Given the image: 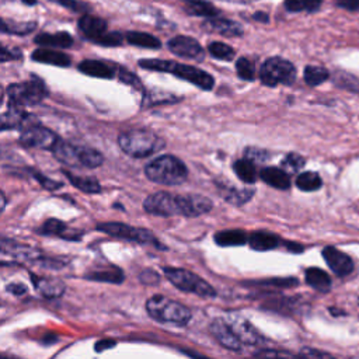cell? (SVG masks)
Segmentation results:
<instances>
[{"mask_svg":"<svg viewBox=\"0 0 359 359\" xmlns=\"http://www.w3.org/2000/svg\"><path fill=\"white\" fill-rule=\"evenodd\" d=\"M304 164H306V160L303 156H300L297 153H287L285 156V158L282 160L280 167L283 170H286L289 174L290 172L293 174V172H297L300 168H303Z\"/></svg>","mask_w":359,"mask_h":359,"instance_id":"42","label":"cell"},{"mask_svg":"<svg viewBox=\"0 0 359 359\" xmlns=\"http://www.w3.org/2000/svg\"><path fill=\"white\" fill-rule=\"evenodd\" d=\"M337 6L351 10V11H358L359 10V0H337Z\"/></svg>","mask_w":359,"mask_h":359,"instance_id":"52","label":"cell"},{"mask_svg":"<svg viewBox=\"0 0 359 359\" xmlns=\"http://www.w3.org/2000/svg\"><path fill=\"white\" fill-rule=\"evenodd\" d=\"M35 22H15V21H1V31L6 34H15V35H27L35 29Z\"/></svg>","mask_w":359,"mask_h":359,"instance_id":"39","label":"cell"},{"mask_svg":"<svg viewBox=\"0 0 359 359\" xmlns=\"http://www.w3.org/2000/svg\"><path fill=\"white\" fill-rule=\"evenodd\" d=\"M31 174H32L34 178H35L43 188H46L48 191H55V189H57V188H60V187L63 185L62 182H56V181H53V180L45 177V175H42V174H41L39 171H36V170H31Z\"/></svg>","mask_w":359,"mask_h":359,"instance_id":"45","label":"cell"},{"mask_svg":"<svg viewBox=\"0 0 359 359\" xmlns=\"http://www.w3.org/2000/svg\"><path fill=\"white\" fill-rule=\"evenodd\" d=\"M304 278H306V283L313 287L314 290L317 292H321V293H327L330 292L331 286H332V282H331V278L330 275L321 269V268H317V266H311V268H307L304 271Z\"/></svg>","mask_w":359,"mask_h":359,"instance_id":"23","label":"cell"},{"mask_svg":"<svg viewBox=\"0 0 359 359\" xmlns=\"http://www.w3.org/2000/svg\"><path fill=\"white\" fill-rule=\"evenodd\" d=\"M215 243L220 247H236L248 243V236L244 230L230 229L222 230L215 234Z\"/></svg>","mask_w":359,"mask_h":359,"instance_id":"25","label":"cell"},{"mask_svg":"<svg viewBox=\"0 0 359 359\" xmlns=\"http://www.w3.org/2000/svg\"><path fill=\"white\" fill-rule=\"evenodd\" d=\"M79 70L87 76L98 79H112L116 74V67L102 60H83L79 63Z\"/></svg>","mask_w":359,"mask_h":359,"instance_id":"19","label":"cell"},{"mask_svg":"<svg viewBox=\"0 0 359 359\" xmlns=\"http://www.w3.org/2000/svg\"><path fill=\"white\" fill-rule=\"evenodd\" d=\"M36 1H38V0H22V3H25V4H28V6H34V4H36Z\"/></svg>","mask_w":359,"mask_h":359,"instance_id":"61","label":"cell"},{"mask_svg":"<svg viewBox=\"0 0 359 359\" xmlns=\"http://www.w3.org/2000/svg\"><path fill=\"white\" fill-rule=\"evenodd\" d=\"M123 41V36L119 32H105L104 35H101L98 39H95L94 42L102 46H118L121 45Z\"/></svg>","mask_w":359,"mask_h":359,"instance_id":"43","label":"cell"},{"mask_svg":"<svg viewBox=\"0 0 359 359\" xmlns=\"http://www.w3.org/2000/svg\"><path fill=\"white\" fill-rule=\"evenodd\" d=\"M168 49L180 56V57H185V59H192V60H202L205 57V52L202 49V46L199 45V42L191 36L187 35H178L171 38L167 42Z\"/></svg>","mask_w":359,"mask_h":359,"instance_id":"13","label":"cell"},{"mask_svg":"<svg viewBox=\"0 0 359 359\" xmlns=\"http://www.w3.org/2000/svg\"><path fill=\"white\" fill-rule=\"evenodd\" d=\"M323 258L325 261V264L328 265V268L337 275V276H348L349 273L353 272V261L352 258L342 252L341 250L332 247V245H327L323 248L321 251Z\"/></svg>","mask_w":359,"mask_h":359,"instance_id":"15","label":"cell"},{"mask_svg":"<svg viewBox=\"0 0 359 359\" xmlns=\"http://www.w3.org/2000/svg\"><path fill=\"white\" fill-rule=\"evenodd\" d=\"M36 231L39 234H42V236H57V237L69 238L70 240V236H67V231H69L67 224H65L59 219H48V220H45L43 224Z\"/></svg>","mask_w":359,"mask_h":359,"instance_id":"36","label":"cell"},{"mask_svg":"<svg viewBox=\"0 0 359 359\" xmlns=\"http://www.w3.org/2000/svg\"><path fill=\"white\" fill-rule=\"evenodd\" d=\"M358 306H359V297H358Z\"/></svg>","mask_w":359,"mask_h":359,"instance_id":"62","label":"cell"},{"mask_svg":"<svg viewBox=\"0 0 359 359\" xmlns=\"http://www.w3.org/2000/svg\"><path fill=\"white\" fill-rule=\"evenodd\" d=\"M126 41L130 45L139 46V48H147V49H158L161 46V42L158 38H156L151 34L140 32V31H129L125 35Z\"/></svg>","mask_w":359,"mask_h":359,"instance_id":"29","label":"cell"},{"mask_svg":"<svg viewBox=\"0 0 359 359\" xmlns=\"http://www.w3.org/2000/svg\"><path fill=\"white\" fill-rule=\"evenodd\" d=\"M185 11L191 15L206 17V18L216 17L220 13L216 7H213L209 1H205V0H188V1H185Z\"/></svg>","mask_w":359,"mask_h":359,"instance_id":"32","label":"cell"},{"mask_svg":"<svg viewBox=\"0 0 359 359\" xmlns=\"http://www.w3.org/2000/svg\"><path fill=\"white\" fill-rule=\"evenodd\" d=\"M202 27L208 31H213V32H217L220 35H224V36H240L243 35V27L233 21V20H229V18H224V17H212V18H208Z\"/></svg>","mask_w":359,"mask_h":359,"instance_id":"16","label":"cell"},{"mask_svg":"<svg viewBox=\"0 0 359 359\" xmlns=\"http://www.w3.org/2000/svg\"><path fill=\"white\" fill-rule=\"evenodd\" d=\"M98 231H102L111 237H116V238H122L126 241H133L142 245H153L158 250H165V245L161 244L156 236L147 230V229H142V227H133L129 226L126 223H119V222H107V223H100L95 227Z\"/></svg>","mask_w":359,"mask_h":359,"instance_id":"6","label":"cell"},{"mask_svg":"<svg viewBox=\"0 0 359 359\" xmlns=\"http://www.w3.org/2000/svg\"><path fill=\"white\" fill-rule=\"evenodd\" d=\"M222 195L229 203L236 205V206H241V205L247 203L254 196V189H248V188L241 189V188L229 187V188H223Z\"/></svg>","mask_w":359,"mask_h":359,"instance_id":"34","label":"cell"},{"mask_svg":"<svg viewBox=\"0 0 359 359\" xmlns=\"http://www.w3.org/2000/svg\"><path fill=\"white\" fill-rule=\"evenodd\" d=\"M209 331L210 334L215 337V339L226 349L234 351V352H240L243 348V342L240 341V338L236 335V332L233 331V328L230 327V324L227 323V320L217 317L215 318L210 325H209Z\"/></svg>","mask_w":359,"mask_h":359,"instance_id":"12","label":"cell"},{"mask_svg":"<svg viewBox=\"0 0 359 359\" xmlns=\"http://www.w3.org/2000/svg\"><path fill=\"white\" fill-rule=\"evenodd\" d=\"M116 345V341H112V339H100V341H97L95 342V345H94V349H95V352H102V351H105V349H109V348H112V346H115Z\"/></svg>","mask_w":359,"mask_h":359,"instance_id":"51","label":"cell"},{"mask_svg":"<svg viewBox=\"0 0 359 359\" xmlns=\"http://www.w3.org/2000/svg\"><path fill=\"white\" fill-rule=\"evenodd\" d=\"M208 50L213 57H216L219 60H233L234 55H236L234 49L230 45H227L224 42H219V41L210 42L208 45Z\"/></svg>","mask_w":359,"mask_h":359,"instance_id":"38","label":"cell"},{"mask_svg":"<svg viewBox=\"0 0 359 359\" xmlns=\"http://www.w3.org/2000/svg\"><path fill=\"white\" fill-rule=\"evenodd\" d=\"M248 285H259V286H272V287H279V289H289L299 285L297 278H271V279H264L258 282H250Z\"/></svg>","mask_w":359,"mask_h":359,"instance_id":"41","label":"cell"},{"mask_svg":"<svg viewBox=\"0 0 359 359\" xmlns=\"http://www.w3.org/2000/svg\"><path fill=\"white\" fill-rule=\"evenodd\" d=\"M31 59L35 62H39V63H48V65H55V66H60V67H67L72 63V59L69 55H66L60 50L48 49L46 46L34 50L31 55Z\"/></svg>","mask_w":359,"mask_h":359,"instance_id":"21","label":"cell"},{"mask_svg":"<svg viewBox=\"0 0 359 359\" xmlns=\"http://www.w3.org/2000/svg\"><path fill=\"white\" fill-rule=\"evenodd\" d=\"M283 244L286 245V248L292 252H302L304 248L302 244H297V243H292V241H283Z\"/></svg>","mask_w":359,"mask_h":359,"instance_id":"56","label":"cell"},{"mask_svg":"<svg viewBox=\"0 0 359 359\" xmlns=\"http://www.w3.org/2000/svg\"><path fill=\"white\" fill-rule=\"evenodd\" d=\"M35 123H39V121L34 115L24 111V107L13 102H10L8 109L1 115V130H7V129L22 130Z\"/></svg>","mask_w":359,"mask_h":359,"instance_id":"14","label":"cell"},{"mask_svg":"<svg viewBox=\"0 0 359 359\" xmlns=\"http://www.w3.org/2000/svg\"><path fill=\"white\" fill-rule=\"evenodd\" d=\"M119 79L126 84H130L133 87H140V80L137 79V76L128 72L126 69H119Z\"/></svg>","mask_w":359,"mask_h":359,"instance_id":"47","label":"cell"},{"mask_svg":"<svg viewBox=\"0 0 359 359\" xmlns=\"http://www.w3.org/2000/svg\"><path fill=\"white\" fill-rule=\"evenodd\" d=\"M34 41L41 46H52V48H69L73 45V36L65 31H60L56 34L43 32L36 35Z\"/></svg>","mask_w":359,"mask_h":359,"instance_id":"26","label":"cell"},{"mask_svg":"<svg viewBox=\"0 0 359 359\" xmlns=\"http://www.w3.org/2000/svg\"><path fill=\"white\" fill-rule=\"evenodd\" d=\"M233 171L234 174L243 181V182H247V184H254L258 174H257V170H255V165H254V161H251L250 158H240V160H236L233 163Z\"/></svg>","mask_w":359,"mask_h":359,"instance_id":"31","label":"cell"},{"mask_svg":"<svg viewBox=\"0 0 359 359\" xmlns=\"http://www.w3.org/2000/svg\"><path fill=\"white\" fill-rule=\"evenodd\" d=\"M139 66L147 70H154V72H164V73H171L177 76L178 79H182L185 81L192 83L194 86L199 87L201 90L209 91L215 86L213 77L195 66L178 63L174 60H161V59H140Z\"/></svg>","mask_w":359,"mask_h":359,"instance_id":"2","label":"cell"},{"mask_svg":"<svg viewBox=\"0 0 359 359\" xmlns=\"http://www.w3.org/2000/svg\"><path fill=\"white\" fill-rule=\"evenodd\" d=\"M292 353L289 352H279V351H269V349H264V351H258L254 353V356H290Z\"/></svg>","mask_w":359,"mask_h":359,"instance_id":"55","label":"cell"},{"mask_svg":"<svg viewBox=\"0 0 359 359\" xmlns=\"http://www.w3.org/2000/svg\"><path fill=\"white\" fill-rule=\"evenodd\" d=\"M280 243H283V241L280 240V237L278 234L266 231V230L252 231L248 236V244L255 251H269V250L276 248Z\"/></svg>","mask_w":359,"mask_h":359,"instance_id":"20","label":"cell"},{"mask_svg":"<svg viewBox=\"0 0 359 359\" xmlns=\"http://www.w3.org/2000/svg\"><path fill=\"white\" fill-rule=\"evenodd\" d=\"M259 178L269 187L276 189H289L290 188V175L282 167H265L259 171Z\"/></svg>","mask_w":359,"mask_h":359,"instance_id":"17","label":"cell"},{"mask_svg":"<svg viewBox=\"0 0 359 359\" xmlns=\"http://www.w3.org/2000/svg\"><path fill=\"white\" fill-rule=\"evenodd\" d=\"M6 93L10 98V102L21 107H28L39 104L48 95V88L39 77L32 76L28 81L10 84Z\"/></svg>","mask_w":359,"mask_h":359,"instance_id":"9","label":"cell"},{"mask_svg":"<svg viewBox=\"0 0 359 359\" xmlns=\"http://www.w3.org/2000/svg\"><path fill=\"white\" fill-rule=\"evenodd\" d=\"M146 310L153 320L180 327L187 325L192 318L191 310L187 306L161 294L151 296L146 302Z\"/></svg>","mask_w":359,"mask_h":359,"instance_id":"5","label":"cell"},{"mask_svg":"<svg viewBox=\"0 0 359 359\" xmlns=\"http://www.w3.org/2000/svg\"><path fill=\"white\" fill-rule=\"evenodd\" d=\"M59 139L60 137L50 129L42 126L41 123H35V125H31V126L22 129L18 140H20V143H22L27 147L52 150Z\"/></svg>","mask_w":359,"mask_h":359,"instance_id":"10","label":"cell"},{"mask_svg":"<svg viewBox=\"0 0 359 359\" xmlns=\"http://www.w3.org/2000/svg\"><path fill=\"white\" fill-rule=\"evenodd\" d=\"M226 320L243 344L257 346L265 341V338L259 334V331L243 316L237 313H229Z\"/></svg>","mask_w":359,"mask_h":359,"instance_id":"11","label":"cell"},{"mask_svg":"<svg viewBox=\"0 0 359 359\" xmlns=\"http://www.w3.org/2000/svg\"><path fill=\"white\" fill-rule=\"evenodd\" d=\"M252 18H254L255 21H259V22H268V21H269L268 14H266V13H264V11L254 13V14H252Z\"/></svg>","mask_w":359,"mask_h":359,"instance_id":"57","label":"cell"},{"mask_svg":"<svg viewBox=\"0 0 359 359\" xmlns=\"http://www.w3.org/2000/svg\"><path fill=\"white\" fill-rule=\"evenodd\" d=\"M212 206L210 199L203 195H177L165 191L150 194L143 202V209L147 213L164 217L175 215L196 217L208 213Z\"/></svg>","mask_w":359,"mask_h":359,"instance_id":"1","label":"cell"},{"mask_svg":"<svg viewBox=\"0 0 359 359\" xmlns=\"http://www.w3.org/2000/svg\"><path fill=\"white\" fill-rule=\"evenodd\" d=\"M84 276L94 282H108V283H122L125 279V273L118 266L94 269L86 273Z\"/></svg>","mask_w":359,"mask_h":359,"instance_id":"27","label":"cell"},{"mask_svg":"<svg viewBox=\"0 0 359 359\" xmlns=\"http://www.w3.org/2000/svg\"><path fill=\"white\" fill-rule=\"evenodd\" d=\"M6 290L15 294V296H21L27 292V287L22 283H11V285L6 286Z\"/></svg>","mask_w":359,"mask_h":359,"instance_id":"53","label":"cell"},{"mask_svg":"<svg viewBox=\"0 0 359 359\" xmlns=\"http://www.w3.org/2000/svg\"><path fill=\"white\" fill-rule=\"evenodd\" d=\"M21 52L18 49H8L7 46L1 48V62L7 60H14V59H21Z\"/></svg>","mask_w":359,"mask_h":359,"instance_id":"48","label":"cell"},{"mask_svg":"<svg viewBox=\"0 0 359 359\" xmlns=\"http://www.w3.org/2000/svg\"><path fill=\"white\" fill-rule=\"evenodd\" d=\"M79 28L90 41L94 42L107 32V21L94 15H83L79 20Z\"/></svg>","mask_w":359,"mask_h":359,"instance_id":"22","label":"cell"},{"mask_svg":"<svg viewBox=\"0 0 359 359\" xmlns=\"http://www.w3.org/2000/svg\"><path fill=\"white\" fill-rule=\"evenodd\" d=\"M331 80L337 87L359 95V77L342 70H337L331 74Z\"/></svg>","mask_w":359,"mask_h":359,"instance_id":"33","label":"cell"},{"mask_svg":"<svg viewBox=\"0 0 359 359\" xmlns=\"http://www.w3.org/2000/svg\"><path fill=\"white\" fill-rule=\"evenodd\" d=\"M244 154L247 158H250L254 163H262L269 158V153L266 150L258 149V147H247L244 150Z\"/></svg>","mask_w":359,"mask_h":359,"instance_id":"44","label":"cell"},{"mask_svg":"<svg viewBox=\"0 0 359 359\" xmlns=\"http://www.w3.org/2000/svg\"><path fill=\"white\" fill-rule=\"evenodd\" d=\"M144 174L150 181L161 185H180L187 180L188 168L178 157L164 154L147 163Z\"/></svg>","mask_w":359,"mask_h":359,"instance_id":"4","label":"cell"},{"mask_svg":"<svg viewBox=\"0 0 359 359\" xmlns=\"http://www.w3.org/2000/svg\"><path fill=\"white\" fill-rule=\"evenodd\" d=\"M184 1H188V0H184Z\"/></svg>","mask_w":359,"mask_h":359,"instance_id":"63","label":"cell"},{"mask_svg":"<svg viewBox=\"0 0 359 359\" xmlns=\"http://www.w3.org/2000/svg\"><path fill=\"white\" fill-rule=\"evenodd\" d=\"M158 279H160L158 273L154 272V271H150V269H146L140 273V280L143 283H147V285H154V283L158 282Z\"/></svg>","mask_w":359,"mask_h":359,"instance_id":"49","label":"cell"},{"mask_svg":"<svg viewBox=\"0 0 359 359\" xmlns=\"http://www.w3.org/2000/svg\"><path fill=\"white\" fill-rule=\"evenodd\" d=\"M226 1H233V3H252L255 0H226Z\"/></svg>","mask_w":359,"mask_h":359,"instance_id":"60","label":"cell"},{"mask_svg":"<svg viewBox=\"0 0 359 359\" xmlns=\"http://www.w3.org/2000/svg\"><path fill=\"white\" fill-rule=\"evenodd\" d=\"M50 1H53L62 7H66L72 11H76V13H84L88 10V6L79 0H50Z\"/></svg>","mask_w":359,"mask_h":359,"instance_id":"46","label":"cell"},{"mask_svg":"<svg viewBox=\"0 0 359 359\" xmlns=\"http://www.w3.org/2000/svg\"><path fill=\"white\" fill-rule=\"evenodd\" d=\"M300 355H302V356H309V358H311V356H316V358H332L331 353L323 352V351H317V349H313V348H304V349H302Z\"/></svg>","mask_w":359,"mask_h":359,"instance_id":"50","label":"cell"},{"mask_svg":"<svg viewBox=\"0 0 359 359\" xmlns=\"http://www.w3.org/2000/svg\"><path fill=\"white\" fill-rule=\"evenodd\" d=\"M50 151L60 163H63L66 165H70V167L80 165L79 158H77V147L63 139H59Z\"/></svg>","mask_w":359,"mask_h":359,"instance_id":"24","label":"cell"},{"mask_svg":"<svg viewBox=\"0 0 359 359\" xmlns=\"http://www.w3.org/2000/svg\"><path fill=\"white\" fill-rule=\"evenodd\" d=\"M62 172L67 177V180L70 181V184L76 188H79L80 191L86 192V194H100L101 192V185L98 184V181L93 177H81V175H74L73 172L67 171V170H62Z\"/></svg>","mask_w":359,"mask_h":359,"instance_id":"28","label":"cell"},{"mask_svg":"<svg viewBox=\"0 0 359 359\" xmlns=\"http://www.w3.org/2000/svg\"><path fill=\"white\" fill-rule=\"evenodd\" d=\"M259 80L268 87H276L279 84L290 86L296 80V67L292 62L283 57H269L259 69Z\"/></svg>","mask_w":359,"mask_h":359,"instance_id":"8","label":"cell"},{"mask_svg":"<svg viewBox=\"0 0 359 359\" xmlns=\"http://www.w3.org/2000/svg\"><path fill=\"white\" fill-rule=\"evenodd\" d=\"M57 341V335H55V334H46V335H43V339L41 341L42 344H45V345H49V344H53V342H56Z\"/></svg>","mask_w":359,"mask_h":359,"instance_id":"58","label":"cell"},{"mask_svg":"<svg viewBox=\"0 0 359 359\" xmlns=\"http://www.w3.org/2000/svg\"><path fill=\"white\" fill-rule=\"evenodd\" d=\"M236 72L240 79L252 81L255 77V65L248 57H238L236 62Z\"/></svg>","mask_w":359,"mask_h":359,"instance_id":"40","label":"cell"},{"mask_svg":"<svg viewBox=\"0 0 359 359\" xmlns=\"http://www.w3.org/2000/svg\"><path fill=\"white\" fill-rule=\"evenodd\" d=\"M118 144L128 156L143 158L160 151L165 146V142L149 129H130L118 136Z\"/></svg>","mask_w":359,"mask_h":359,"instance_id":"3","label":"cell"},{"mask_svg":"<svg viewBox=\"0 0 359 359\" xmlns=\"http://www.w3.org/2000/svg\"><path fill=\"white\" fill-rule=\"evenodd\" d=\"M31 280L32 285L35 286V289L45 297L48 299H55L63 294L65 292V283L59 279H53V278H42L38 276L35 273H31Z\"/></svg>","mask_w":359,"mask_h":359,"instance_id":"18","label":"cell"},{"mask_svg":"<svg viewBox=\"0 0 359 359\" xmlns=\"http://www.w3.org/2000/svg\"><path fill=\"white\" fill-rule=\"evenodd\" d=\"M77 147V158L79 164L87 168H95L100 167L104 163V156L88 146H76Z\"/></svg>","mask_w":359,"mask_h":359,"instance_id":"30","label":"cell"},{"mask_svg":"<svg viewBox=\"0 0 359 359\" xmlns=\"http://www.w3.org/2000/svg\"><path fill=\"white\" fill-rule=\"evenodd\" d=\"M164 275L167 279L180 290L198 294L201 297H215L216 290L212 285H209L205 279L198 276L196 273L182 269V268H171L165 266Z\"/></svg>","mask_w":359,"mask_h":359,"instance_id":"7","label":"cell"},{"mask_svg":"<svg viewBox=\"0 0 359 359\" xmlns=\"http://www.w3.org/2000/svg\"><path fill=\"white\" fill-rule=\"evenodd\" d=\"M328 311H330L332 316H335V317H338V316H345V311L341 310V309H337V307H330Z\"/></svg>","mask_w":359,"mask_h":359,"instance_id":"59","label":"cell"},{"mask_svg":"<svg viewBox=\"0 0 359 359\" xmlns=\"http://www.w3.org/2000/svg\"><path fill=\"white\" fill-rule=\"evenodd\" d=\"M304 81L307 86L310 87H316V86H320L323 84L324 81H327L330 79V72L323 67V66H313V65H309L304 67Z\"/></svg>","mask_w":359,"mask_h":359,"instance_id":"37","label":"cell"},{"mask_svg":"<svg viewBox=\"0 0 359 359\" xmlns=\"http://www.w3.org/2000/svg\"><path fill=\"white\" fill-rule=\"evenodd\" d=\"M302 3H303V7H304V11L311 13V11H316V10L320 8L323 0H302Z\"/></svg>","mask_w":359,"mask_h":359,"instance_id":"54","label":"cell"},{"mask_svg":"<svg viewBox=\"0 0 359 359\" xmlns=\"http://www.w3.org/2000/svg\"><path fill=\"white\" fill-rule=\"evenodd\" d=\"M296 187L304 192H313L323 187L321 177L314 171H304L297 175Z\"/></svg>","mask_w":359,"mask_h":359,"instance_id":"35","label":"cell"}]
</instances>
